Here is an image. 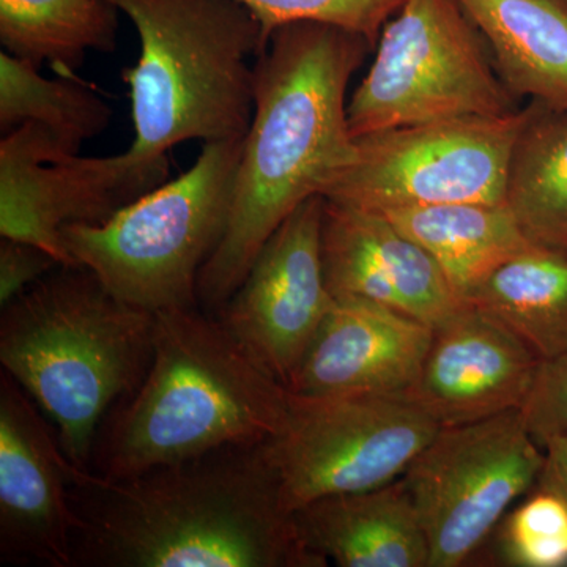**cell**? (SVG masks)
<instances>
[{"instance_id":"obj_14","label":"cell","mask_w":567,"mask_h":567,"mask_svg":"<svg viewBox=\"0 0 567 567\" xmlns=\"http://www.w3.org/2000/svg\"><path fill=\"white\" fill-rule=\"evenodd\" d=\"M539 358L509 328L473 305L435 324L416 382L404 394L440 427L520 409Z\"/></svg>"},{"instance_id":"obj_17","label":"cell","mask_w":567,"mask_h":567,"mask_svg":"<svg viewBox=\"0 0 567 567\" xmlns=\"http://www.w3.org/2000/svg\"><path fill=\"white\" fill-rule=\"evenodd\" d=\"M309 550L341 567H429L423 524L401 477L323 496L293 513Z\"/></svg>"},{"instance_id":"obj_3","label":"cell","mask_w":567,"mask_h":567,"mask_svg":"<svg viewBox=\"0 0 567 567\" xmlns=\"http://www.w3.org/2000/svg\"><path fill=\"white\" fill-rule=\"evenodd\" d=\"M289 390L216 316L199 308L155 315L141 385L104 421L92 472L126 480L158 466L259 446L278 434Z\"/></svg>"},{"instance_id":"obj_1","label":"cell","mask_w":567,"mask_h":567,"mask_svg":"<svg viewBox=\"0 0 567 567\" xmlns=\"http://www.w3.org/2000/svg\"><path fill=\"white\" fill-rule=\"evenodd\" d=\"M371 51L360 33L293 22L276 29L257 55L233 212L197 284L207 311L218 315L287 216L324 196L357 159L347 89Z\"/></svg>"},{"instance_id":"obj_6","label":"cell","mask_w":567,"mask_h":567,"mask_svg":"<svg viewBox=\"0 0 567 567\" xmlns=\"http://www.w3.org/2000/svg\"><path fill=\"white\" fill-rule=\"evenodd\" d=\"M244 141L205 142L185 174L110 221L63 226L73 262L115 297L152 315L199 308L197 284L229 224Z\"/></svg>"},{"instance_id":"obj_29","label":"cell","mask_w":567,"mask_h":567,"mask_svg":"<svg viewBox=\"0 0 567 567\" xmlns=\"http://www.w3.org/2000/svg\"><path fill=\"white\" fill-rule=\"evenodd\" d=\"M565 2H567V0H565Z\"/></svg>"},{"instance_id":"obj_16","label":"cell","mask_w":567,"mask_h":567,"mask_svg":"<svg viewBox=\"0 0 567 567\" xmlns=\"http://www.w3.org/2000/svg\"><path fill=\"white\" fill-rule=\"evenodd\" d=\"M434 327L388 306L334 298L287 390L404 395L420 375Z\"/></svg>"},{"instance_id":"obj_24","label":"cell","mask_w":567,"mask_h":567,"mask_svg":"<svg viewBox=\"0 0 567 567\" xmlns=\"http://www.w3.org/2000/svg\"><path fill=\"white\" fill-rule=\"evenodd\" d=\"M494 533L498 565L567 567V502L548 488H533Z\"/></svg>"},{"instance_id":"obj_30","label":"cell","mask_w":567,"mask_h":567,"mask_svg":"<svg viewBox=\"0 0 567 567\" xmlns=\"http://www.w3.org/2000/svg\"><path fill=\"white\" fill-rule=\"evenodd\" d=\"M566 6H567V2H566Z\"/></svg>"},{"instance_id":"obj_2","label":"cell","mask_w":567,"mask_h":567,"mask_svg":"<svg viewBox=\"0 0 567 567\" xmlns=\"http://www.w3.org/2000/svg\"><path fill=\"white\" fill-rule=\"evenodd\" d=\"M264 445L126 480L73 472L76 566L324 567L279 498Z\"/></svg>"},{"instance_id":"obj_5","label":"cell","mask_w":567,"mask_h":567,"mask_svg":"<svg viewBox=\"0 0 567 567\" xmlns=\"http://www.w3.org/2000/svg\"><path fill=\"white\" fill-rule=\"evenodd\" d=\"M140 33L130 87L132 151L163 156L189 141L241 140L254 112L262 25L237 0H106Z\"/></svg>"},{"instance_id":"obj_23","label":"cell","mask_w":567,"mask_h":567,"mask_svg":"<svg viewBox=\"0 0 567 567\" xmlns=\"http://www.w3.org/2000/svg\"><path fill=\"white\" fill-rule=\"evenodd\" d=\"M112 110L95 85L74 76L48 80L39 66L0 54V130L3 134L33 122L47 128L65 155L110 126Z\"/></svg>"},{"instance_id":"obj_12","label":"cell","mask_w":567,"mask_h":567,"mask_svg":"<svg viewBox=\"0 0 567 567\" xmlns=\"http://www.w3.org/2000/svg\"><path fill=\"white\" fill-rule=\"evenodd\" d=\"M323 207L315 196L290 213L216 315L286 388L334 300L323 275Z\"/></svg>"},{"instance_id":"obj_4","label":"cell","mask_w":567,"mask_h":567,"mask_svg":"<svg viewBox=\"0 0 567 567\" xmlns=\"http://www.w3.org/2000/svg\"><path fill=\"white\" fill-rule=\"evenodd\" d=\"M155 315L84 267L55 268L2 308L0 363L50 421L74 468L92 472L107 413L141 385Z\"/></svg>"},{"instance_id":"obj_10","label":"cell","mask_w":567,"mask_h":567,"mask_svg":"<svg viewBox=\"0 0 567 567\" xmlns=\"http://www.w3.org/2000/svg\"><path fill=\"white\" fill-rule=\"evenodd\" d=\"M525 106L354 137L357 159L324 199L377 213L429 205L505 204Z\"/></svg>"},{"instance_id":"obj_26","label":"cell","mask_w":567,"mask_h":567,"mask_svg":"<svg viewBox=\"0 0 567 567\" xmlns=\"http://www.w3.org/2000/svg\"><path fill=\"white\" fill-rule=\"evenodd\" d=\"M518 412L537 445L567 436V352L539 361Z\"/></svg>"},{"instance_id":"obj_22","label":"cell","mask_w":567,"mask_h":567,"mask_svg":"<svg viewBox=\"0 0 567 567\" xmlns=\"http://www.w3.org/2000/svg\"><path fill=\"white\" fill-rule=\"evenodd\" d=\"M118 13L106 0H0V41L13 58L74 76L89 51L115 50Z\"/></svg>"},{"instance_id":"obj_8","label":"cell","mask_w":567,"mask_h":567,"mask_svg":"<svg viewBox=\"0 0 567 567\" xmlns=\"http://www.w3.org/2000/svg\"><path fill=\"white\" fill-rule=\"evenodd\" d=\"M440 429L405 395L289 391L281 429L262 447L293 514L323 496L394 483Z\"/></svg>"},{"instance_id":"obj_28","label":"cell","mask_w":567,"mask_h":567,"mask_svg":"<svg viewBox=\"0 0 567 567\" xmlns=\"http://www.w3.org/2000/svg\"><path fill=\"white\" fill-rule=\"evenodd\" d=\"M544 453L546 458L536 486L548 488L567 502V436L550 440Z\"/></svg>"},{"instance_id":"obj_13","label":"cell","mask_w":567,"mask_h":567,"mask_svg":"<svg viewBox=\"0 0 567 567\" xmlns=\"http://www.w3.org/2000/svg\"><path fill=\"white\" fill-rule=\"evenodd\" d=\"M73 472L50 421L13 377L0 375V551L3 561L76 566L82 522Z\"/></svg>"},{"instance_id":"obj_25","label":"cell","mask_w":567,"mask_h":567,"mask_svg":"<svg viewBox=\"0 0 567 567\" xmlns=\"http://www.w3.org/2000/svg\"><path fill=\"white\" fill-rule=\"evenodd\" d=\"M262 25L265 41L282 25L320 22L360 33L372 44L405 0H237Z\"/></svg>"},{"instance_id":"obj_11","label":"cell","mask_w":567,"mask_h":567,"mask_svg":"<svg viewBox=\"0 0 567 567\" xmlns=\"http://www.w3.org/2000/svg\"><path fill=\"white\" fill-rule=\"evenodd\" d=\"M167 178V155L132 148L100 158L65 155L47 128L22 123L0 141V235L78 267L63 245V226L110 221Z\"/></svg>"},{"instance_id":"obj_21","label":"cell","mask_w":567,"mask_h":567,"mask_svg":"<svg viewBox=\"0 0 567 567\" xmlns=\"http://www.w3.org/2000/svg\"><path fill=\"white\" fill-rule=\"evenodd\" d=\"M506 207L532 244L567 256V112L525 106L507 175Z\"/></svg>"},{"instance_id":"obj_7","label":"cell","mask_w":567,"mask_h":567,"mask_svg":"<svg viewBox=\"0 0 567 567\" xmlns=\"http://www.w3.org/2000/svg\"><path fill=\"white\" fill-rule=\"evenodd\" d=\"M374 51L347 106L353 137L451 118L502 117L522 107L458 0H405Z\"/></svg>"},{"instance_id":"obj_27","label":"cell","mask_w":567,"mask_h":567,"mask_svg":"<svg viewBox=\"0 0 567 567\" xmlns=\"http://www.w3.org/2000/svg\"><path fill=\"white\" fill-rule=\"evenodd\" d=\"M61 267L50 252L24 241L2 238L0 244V306L6 308L33 284Z\"/></svg>"},{"instance_id":"obj_20","label":"cell","mask_w":567,"mask_h":567,"mask_svg":"<svg viewBox=\"0 0 567 567\" xmlns=\"http://www.w3.org/2000/svg\"><path fill=\"white\" fill-rule=\"evenodd\" d=\"M509 328L539 360L567 352V256L529 244L466 297Z\"/></svg>"},{"instance_id":"obj_9","label":"cell","mask_w":567,"mask_h":567,"mask_svg":"<svg viewBox=\"0 0 567 567\" xmlns=\"http://www.w3.org/2000/svg\"><path fill=\"white\" fill-rule=\"evenodd\" d=\"M544 447L518 410L442 427L401 476L429 544V567H458L536 487Z\"/></svg>"},{"instance_id":"obj_19","label":"cell","mask_w":567,"mask_h":567,"mask_svg":"<svg viewBox=\"0 0 567 567\" xmlns=\"http://www.w3.org/2000/svg\"><path fill=\"white\" fill-rule=\"evenodd\" d=\"M382 215L435 260L462 301L532 244L506 204H440Z\"/></svg>"},{"instance_id":"obj_18","label":"cell","mask_w":567,"mask_h":567,"mask_svg":"<svg viewBox=\"0 0 567 567\" xmlns=\"http://www.w3.org/2000/svg\"><path fill=\"white\" fill-rule=\"evenodd\" d=\"M517 100L567 112L565 0H458Z\"/></svg>"},{"instance_id":"obj_15","label":"cell","mask_w":567,"mask_h":567,"mask_svg":"<svg viewBox=\"0 0 567 567\" xmlns=\"http://www.w3.org/2000/svg\"><path fill=\"white\" fill-rule=\"evenodd\" d=\"M322 264L333 298L388 306L431 327L465 303L435 260L382 213L324 199Z\"/></svg>"}]
</instances>
